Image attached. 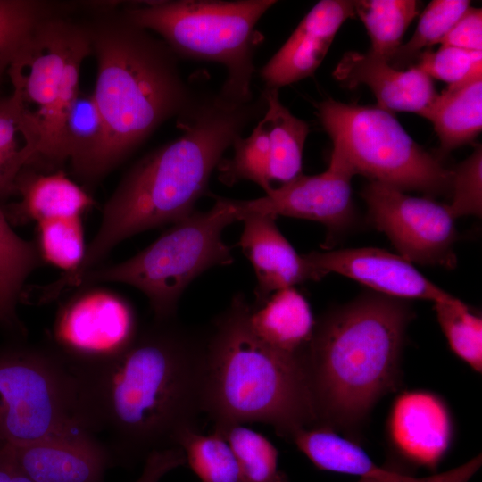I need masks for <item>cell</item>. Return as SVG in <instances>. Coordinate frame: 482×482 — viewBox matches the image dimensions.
<instances>
[{"label": "cell", "mask_w": 482, "mask_h": 482, "mask_svg": "<svg viewBox=\"0 0 482 482\" xmlns=\"http://www.w3.org/2000/svg\"><path fill=\"white\" fill-rule=\"evenodd\" d=\"M413 318L407 300L368 292L316 321L304 351L315 426L358 443L373 407L400 386Z\"/></svg>", "instance_id": "3"}, {"label": "cell", "mask_w": 482, "mask_h": 482, "mask_svg": "<svg viewBox=\"0 0 482 482\" xmlns=\"http://www.w3.org/2000/svg\"><path fill=\"white\" fill-rule=\"evenodd\" d=\"M333 76L349 88L367 85L377 99V107L390 113L411 112L420 115L438 94L432 79L418 67L396 69L370 51L345 53Z\"/></svg>", "instance_id": "19"}, {"label": "cell", "mask_w": 482, "mask_h": 482, "mask_svg": "<svg viewBox=\"0 0 482 482\" xmlns=\"http://www.w3.org/2000/svg\"><path fill=\"white\" fill-rule=\"evenodd\" d=\"M44 19L11 63V97L36 144L26 167L54 171L63 165L61 130L69 104L80 91L83 62L92 54L87 25L64 15Z\"/></svg>", "instance_id": "7"}, {"label": "cell", "mask_w": 482, "mask_h": 482, "mask_svg": "<svg viewBox=\"0 0 482 482\" xmlns=\"http://www.w3.org/2000/svg\"><path fill=\"white\" fill-rule=\"evenodd\" d=\"M81 426L78 380L49 342L0 343V442L27 443Z\"/></svg>", "instance_id": "9"}, {"label": "cell", "mask_w": 482, "mask_h": 482, "mask_svg": "<svg viewBox=\"0 0 482 482\" xmlns=\"http://www.w3.org/2000/svg\"><path fill=\"white\" fill-rule=\"evenodd\" d=\"M420 116L432 122L442 152L471 143L482 129V65L437 94Z\"/></svg>", "instance_id": "22"}, {"label": "cell", "mask_w": 482, "mask_h": 482, "mask_svg": "<svg viewBox=\"0 0 482 482\" xmlns=\"http://www.w3.org/2000/svg\"><path fill=\"white\" fill-rule=\"evenodd\" d=\"M354 12L364 24L370 39V52L390 61L402 38L419 14L415 0H359Z\"/></svg>", "instance_id": "26"}, {"label": "cell", "mask_w": 482, "mask_h": 482, "mask_svg": "<svg viewBox=\"0 0 482 482\" xmlns=\"http://www.w3.org/2000/svg\"><path fill=\"white\" fill-rule=\"evenodd\" d=\"M139 329L125 297L93 285L75 289L59 305L48 341L70 366L84 367L122 353Z\"/></svg>", "instance_id": "11"}, {"label": "cell", "mask_w": 482, "mask_h": 482, "mask_svg": "<svg viewBox=\"0 0 482 482\" xmlns=\"http://www.w3.org/2000/svg\"><path fill=\"white\" fill-rule=\"evenodd\" d=\"M71 368L82 428L104 435L113 464L131 465L179 447L204 412V337L174 319L154 320L112 360Z\"/></svg>", "instance_id": "1"}, {"label": "cell", "mask_w": 482, "mask_h": 482, "mask_svg": "<svg viewBox=\"0 0 482 482\" xmlns=\"http://www.w3.org/2000/svg\"><path fill=\"white\" fill-rule=\"evenodd\" d=\"M415 66L428 76L451 85L463 79L482 63V52L441 46L436 51L422 52Z\"/></svg>", "instance_id": "35"}, {"label": "cell", "mask_w": 482, "mask_h": 482, "mask_svg": "<svg viewBox=\"0 0 482 482\" xmlns=\"http://www.w3.org/2000/svg\"><path fill=\"white\" fill-rule=\"evenodd\" d=\"M44 264L35 240L16 234L0 207V330L8 337H27L17 306L27 278Z\"/></svg>", "instance_id": "24"}, {"label": "cell", "mask_w": 482, "mask_h": 482, "mask_svg": "<svg viewBox=\"0 0 482 482\" xmlns=\"http://www.w3.org/2000/svg\"><path fill=\"white\" fill-rule=\"evenodd\" d=\"M69 5L41 0H0V86L37 26Z\"/></svg>", "instance_id": "28"}, {"label": "cell", "mask_w": 482, "mask_h": 482, "mask_svg": "<svg viewBox=\"0 0 482 482\" xmlns=\"http://www.w3.org/2000/svg\"><path fill=\"white\" fill-rule=\"evenodd\" d=\"M451 350L473 370L482 371V319L458 298L434 303Z\"/></svg>", "instance_id": "32"}, {"label": "cell", "mask_w": 482, "mask_h": 482, "mask_svg": "<svg viewBox=\"0 0 482 482\" xmlns=\"http://www.w3.org/2000/svg\"><path fill=\"white\" fill-rule=\"evenodd\" d=\"M265 108L262 94L248 103L220 93L195 96L177 117L181 135L144 155L124 174L103 208L99 228L81 263L52 282L53 289L70 291L123 240L192 213L207 193L211 175L225 151Z\"/></svg>", "instance_id": "2"}, {"label": "cell", "mask_w": 482, "mask_h": 482, "mask_svg": "<svg viewBox=\"0 0 482 482\" xmlns=\"http://www.w3.org/2000/svg\"><path fill=\"white\" fill-rule=\"evenodd\" d=\"M35 154V141L11 96H0V206L16 195V178Z\"/></svg>", "instance_id": "27"}, {"label": "cell", "mask_w": 482, "mask_h": 482, "mask_svg": "<svg viewBox=\"0 0 482 482\" xmlns=\"http://www.w3.org/2000/svg\"><path fill=\"white\" fill-rule=\"evenodd\" d=\"M354 15L353 1L318 2L261 69L265 89L278 90L312 76L325 58L339 28Z\"/></svg>", "instance_id": "18"}, {"label": "cell", "mask_w": 482, "mask_h": 482, "mask_svg": "<svg viewBox=\"0 0 482 482\" xmlns=\"http://www.w3.org/2000/svg\"><path fill=\"white\" fill-rule=\"evenodd\" d=\"M372 224L410 262L453 269L455 219L448 205L370 180L362 190Z\"/></svg>", "instance_id": "12"}, {"label": "cell", "mask_w": 482, "mask_h": 482, "mask_svg": "<svg viewBox=\"0 0 482 482\" xmlns=\"http://www.w3.org/2000/svg\"><path fill=\"white\" fill-rule=\"evenodd\" d=\"M441 46L482 52V11L470 5L442 38Z\"/></svg>", "instance_id": "36"}, {"label": "cell", "mask_w": 482, "mask_h": 482, "mask_svg": "<svg viewBox=\"0 0 482 482\" xmlns=\"http://www.w3.org/2000/svg\"><path fill=\"white\" fill-rule=\"evenodd\" d=\"M141 475L134 482H159L168 472L186 464L180 447H171L151 453L144 461Z\"/></svg>", "instance_id": "37"}, {"label": "cell", "mask_w": 482, "mask_h": 482, "mask_svg": "<svg viewBox=\"0 0 482 482\" xmlns=\"http://www.w3.org/2000/svg\"><path fill=\"white\" fill-rule=\"evenodd\" d=\"M91 4L96 15L87 26L96 60L92 95L104 136L83 183L87 191L195 97L178 57L161 38L129 20L119 4Z\"/></svg>", "instance_id": "4"}, {"label": "cell", "mask_w": 482, "mask_h": 482, "mask_svg": "<svg viewBox=\"0 0 482 482\" xmlns=\"http://www.w3.org/2000/svg\"><path fill=\"white\" fill-rule=\"evenodd\" d=\"M386 436L395 461L409 468L435 470L453 437L450 410L437 395L407 391L395 400L386 422ZM406 472V471H405Z\"/></svg>", "instance_id": "15"}, {"label": "cell", "mask_w": 482, "mask_h": 482, "mask_svg": "<svg viewBox=\"0 0 482 482\" xmlns=\"http://www.w3.org/2000/svg\"><path fill=\"white\" fill-rule=\"evenodd\" d=\"M7 446L33 482H104L113 465L106 446L85 430H73Z\"/></svg>", "instance_id": "17"}, {"label": "cell", "mask_w": 482, "mask_h": 482, "mask_svg": "<svg viewBox=\"0 0 482 482\" xmlns=\"http://www.w3.org/2000/svg\"><path fill=\"white\" fill-rule=\"evenodd\" d=\"M34 240L44 263L62 270V273L74 271L87 250L81 216L37 222Z\"/></svg>", "instance_id": "31"}, {"label": "cell", "mask_w": 482, "mask_h": 482, "mask_svg": "<svg viewBox=\"0 0 482 482\" xmlns=\"http://www.w3.org/2000/svg\"><path fill=\"white\" fill-rule=\"evenodd\" d=\"M266 108L246 137H238L231 157L217 166L219 179L231 186L240 180L258 184L265 193L302 174L303 146L309 125L280 102L278 90L262 91Z\"/></svg>", "instance_id": "13"}, {"label": "cell", "mask_w": 482, "mask_h": 482, "mask_svg": "<svg viewBox=\"0 0 482 482\" xmlns=\"http://www.w3.org/2000/svg\"><path fill=\"white\" fill-rule=\"evenodd\" d=\"M317 114L355 174L404 192H451L453 170L419 145L393 113L329 98L317 104Z\"/></svg>", "instance_id": "10"}, {"label": "cell", "mask_w": 482, "mask_h": 482, "mask_svg": "<svg viewBox=\"0 0 482 482\" xmlns=\"http://www.w3.org/2000/svg\"><path fill=\"white\" fill-rule=\"evenodd\" d=\"M354 175L346 158L333 146L324 172L300 174L262 197L234 199L238 220L248 213L282 215L322 223L330 234L341 232L355 219L351 186Z\"/></svg>", "instance_id": "14"}, {"label": "cell", "mask_w": 482, "mask_h": 482, "mask_svg": "<svg viewBox=\"0 0 482 482\" xmlns=\"http://www.w3.org/2000/svg\"><path fill=\"white\" fill-rule=\"evenodd\" d=\"M0 482H33L18 465L6 443L0 442Z\"/></svg>", "instance_id": "38"}, {"label": "cell", "mask_w": 482, "mask_h": 482, "mask_svg": "<svg viewBox=\"0 0 482 482\" xmlns=\"http://www.w3.org/2000/svg\"><path fill=\"white\" fill-rule=\"evenodd\" d=\"M237 220L234 199L218 196L209 210L194 211L173 223L131 258L87 271L71 290L104 282L127 284L146 296L154 320L174 319L181 295L195 278L233 262L222 232Z\"/></svg>", "instance_id": "8"}, {"label": "cell", "mask_w": 482, "mask_h": 482, "mask_svg": "<svg viewBox=\"0 0 482 482\" xmlns=\"http://www.w3.org/2000/svg\"><path fill=\"white\" fill-rule=\"evenodd\" d=\"M274 0H177L129 4L133 23L155 32L177 57L212 62L227 71L220 93L241 103L253 101V56L263 36L256 25Z\"/></svg>", "instance_id": "6"}, {"label": "cell", "mask_w": 482, "mask_h": 482, "mask_svg": "<svg viewBox=\"0 0 482 482\" xmlns=\"http://www.w3.org/2000/svg\"><path fill=\"white\" fill-rule=\"evenodd\" d=\"M249 322L262 342L289 354L304 353L316 324L308 302L295 287L278 290L261 306H252Z\"/></svg>", "instance_id": "23"}, {"label": "cell", "mask_w": 482, "mask_h": 482, "mask_svg": "<svg viewBox=\"0 0 482 482\" xmlns=\"http://www.w3.org/2000/svg\"><path fill=\"white\" fill-rule=\"evenodd\" d=\"M104 130L92 93L79 91L65 112L61 130V156L69 161L74 176L83 184L98 154Z\"/></svg>", "instance_id": "25"}, {"label": "cell", "mask_w": 482, "mask_h": 482, "mask_svg": "<svg viewBox=\"0 0 482 482\" xmlns=\"http://www.w3.org/2000/svg\"><path fill=\"white\" fill-rule=\"evenodd\" d=\"M242 294L204 337L203 408L214 425L262 422L291 439L316 425L304 353L289 354L262 342L249 322Z\"/></svg>", "instance_id": "5"}, {"label": "cell", "mask_w": 482, "mask_h": 482, "mask_svg": "<svg viewBox=\"0 0 482 482\" xmlns=\"http://www.w3.org/2000/svg\"><path fill=\"white\" fill-rule=\"evenodd\" d=\"M15 189L19 200L0 206L12 225L81 216L94 204L89 192L61 170L24 167L16 178Z\"/></svg>", "instance_id": "21"}, {"label": "cell", "mask_w": 482, "mask_h": 482, "mask_svg": "<svg viewBox=\"0 0 482 482\" xmlns=\"http://www.w3.org/2000/svg\"><path fill=\"white\" fill-rule=\"evenodd\" d=\"M469 6L467 0L430 2L421 12L412 37L400 46L388 62L402 70L428 47L440 43Z\"/></svg>", "instance_id": "33"}, {"label": "cell", "mask_w": 482, "mask_h": 482, "mask_svg": "<svg viewBox=\"0 0 482 482\" xmlns=\"http://www.w3.org/2000/svg\"><path fill=\"white\" fill-rule=\"evenodd\" d=\"M319 280L329 273L354 279L390 297L447 302L456 297L422 275L400 255L374 247L312 252L303 255Z\"/></svg>", "instance_id": "16"}, {"label": "cell", "mask_w": 482, "mask_h": 482, "mask_svg": "<svg viewBox=\"0 0 482 482\" xmlns=\"http://www.w3.org/2000/svg\"><path fill=\"white\" fill-rule=\"evenodd\" d=\"M230 445L244 482H288L278 469V452L262 434L242 424L214 425Z\"/></svg>", "instance_id": "29"}, {"label": "cell", "mask_w": 482, "mask_h": 482, "mask_svg": "<svg viewBox=\"0 0 482 482\" xmlns=\"http://www.w3.org/2000/svg\"><path fill=\"white\" fill-rule=\"evenodd\" d=\"M276 215L248 213L244 222L239 246L253 265L257 285L255 304L259 307L275 292L294 287L307 280H319L317 275L282 235Z\"/></svg>", "instance_id": "20"}, {"label": "cell", "mask_w": 482, "mask_h": 482, "mask_svg": "<svg viewBox=\"0 0 482 482\" xmlns=\"http://www.w3.org/2000/svg\"><path fill=\"white\" fill-rule=\"evenodd\" d=\"M452 201L448 208L456 220L462 216L482 213V147L478 145L472 154L453 170Z\"/></svg>", "instance_id": "34"}, {"label": "cell", "mask_w": 482, "mask_h": 482, "mask_svg": "<svg viewBox=\"0 0 482 482\" xmlns=\"http://www.w3.org/2000/svg\"><path fill=\"white\" fill-rule=\"evenodd\" d=\"M178 446L201 482H244L234 452L216 430L204 435L196 428L188 429Z\"/></svg>", "instance_id": "30"}, {"label": "cell", "mask_w": 482, "mask_h": 482, "mask_svg": "<svg viewBox=\"0 0 482 482\" xmlns=\"http://www.w3.org/2000/svg\"><path fill=\"white\" fill-rule=\"evenodd\" d=\"M356 482H432L428 477L416 478L388 467H381L373 472L359 477Z\"/></svg>", "instance_id": "39"}]
</instances>
